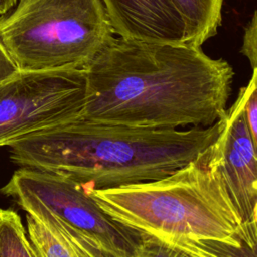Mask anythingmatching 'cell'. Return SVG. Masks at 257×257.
<instances>
[{"instance_id": "6da1fadb", "label": "cell", "mask_w": 257, "mask_h": 257, "mask_svg": "<svg viewBox=\"0 0 257 257\" xmlns=\"http://www.w3.org/2000/svg\"><path fill=\"white\" fill-rule=\"evenodd\" d=\"M81 118L177 130L212 125L226 115L234 76L201 46L113 37L84 67Z\"/></svg>"}, {"instance_id": "7a4b0ae2", "label": "cell", "mask_w": 257, "mask_h": 257, "mask_svg": "<svg viewBox=\"0 0 257 257\" xmlns=\"http://www.w3.org/2000/svg\"><path fill=\"white\" fill-rule=\"evenodd\" d=\"M224 117L212 125L185 131L78 117L10 145V159L20 168L59 175L88 190L152 182L204 154L223 130Z\"/></svg>"}, {"instance_id": "3957f363", "label": "cell", "mask_w": 257, "mask_h": 257, "mask_svg": "<svg viewBox=\"0 0 257 257\" xmlns=\"http://www.w3.org/2000/svg\"><path fill=\"white\" fill-rule=\"evenodd\" d=\"M204 154L157 181L87 190L111 217L169 244L213 240L240 245V216Z\"/></svg>"}, {"instance_id": "277c9868", "label": "cell", "mask_w": 257, "mask_h": 257, "mask_svg": "<svg viewBox=\"0 0 257 257\" xmlns=\"http://www.w3.org/2000/svg\"><path fill=\"white\" fill-rule=\"evenodd\" d=\"M101 0H19L0 41L20 70L84 68L114 37Z\"/></svg>"}, {"instance_id": "5b68a950", "label": "cell", "mask_w": 257, "mask_h": 257, "mask_svg": "<svg viewBox=\"0 0 257 257\" xmlns=\"http://www.w3.org/2000/svg\"><path fill=\"white\" fill-rule=\"evenodd\" d=\"M27 214H46L64 229L115 257H138L146 233L111 217L83 186L52 173L20 168L0 189Z\"/></svg>"}, {"instance_id": "8992f818", "label": "cell", "mask_w": 257, "mask_h": 257, "mask_svg": "<svg viewBox=\"0 0 257 257\" xmlns=\"http://www.w3.org/2000/svg\"><path fill=\"white\" fill-rule=\"evenodd\" d=\"M84 68L18 70L0 83V147L81 116Z\"/></svg>"}, {"instance_id": "52a82bcc", "label": "cell", "mask_w": 257, "mask_h": 257, "mask_svg": "<svg viewBox=\"0 0 257 257\" xmlns=\"http://www.w3.org/2000/svg\"><path fill=\"white\" fill-rule=\"evenodd\" d=\"M240 216L242 244L257 240V151L246 122L241 94L227 108L224 127L205 152Z\"/></svg>"}, {"instance_id": "ba28073f", "label": "cell", "mask_w": 257, "mask_h": 257, "mask_svg": "<svg viewBox=\"0 0 257 257\" xmlns=\"http://www.w3.org/2000/svg\"><path fill=\"white\" fill-rule=\"evenodd\" d=\"M101 2L112 31L118 37L155 43L189 44L185 21L173 0Z\"/></svg>"}, {"instance_id": "9c48e42d", "label": "cell", "mask_w": 257, "mask_h": 257, "mask_svg": "<svg viewBox=\"0 0 257 257\" xmlns=\"http://www.w3.org/2000/svg\"><path fill=\"white\" fill-rule=\"evenodd\" d=\"M26 232L37 257H110L87 239L64 229L53 217L26 213Z\"/></svg>"}, {"instance_id": "30bf717a", "label": "cell", "mask_w": 257, "mask_h": 257, "mask_svg": "<svg viewBox=\"0 0 257 257\" xmlns=\"http://www.w3.org/2000/svg\"><path fill=\"white\" fill-rule=\"evenodd\" d=\"M188 32L189 44L201 46L217 33L222 22L223 0H173Z\"/></svg>"}, {"instance_id": "8fae6325", "label": "cell", "mask_w": 257, "mask_h": 257, "mask_svg": "<svg viewBox=\"0 0 257 257\" xmlns=\"http://www.w3.org/2000/svg\"><path fill=\"white\" fill-rule=\"evenodd\" d=\"M0 257H37L20 216L0 209Z\"/></svg>"}, {"instance_id": "7c38bea8", "label": "cell", "mask_w": 257, "mask_h": 257, "mask_svg": "<svg viewBox=\"0 0 257 257\" xmlns=\"http://www.w3.org/2000/svg\"><path fill=\"white\" fill-rule=\"evenodd\" d=\"M175 246L194 257H257V240L250 246L231 245L213 240H187Z\"/></svg>"}, {"instance_id": "4fadbf2b", "label": "cell", "mask_w": 257, "mask_h": 257, "mask_svg": "<svg viewBox=\"0 0 257 257\" xmlns=\"http://www.w3.org/2000/svg\"><path fill=\"white\" fill-rule=\"evenodd\" d=\"M242 96L246 122L257 151V67L253 68L248 84L239 91Z\"/></svg>"}, {"instance_id": "5bb4252c", "label": "cell", "mask_w": 257, "mask_h": 257, "mask_svg": "<svg viewBox=\"0 0 257 257\" xmlns=\"http://www.w3.org/2000/svg\"><path fill=\"white\" fill-rule=\"evenodd\" d=\"M138 257H194L181 248L155 236L145 234Z\"/></svg>"}, {"instance_id": "9a60e30c", "label": "cell", "mask_w": 257, "mask_h": 257, "mask_svg": "<svg viewBox=\"0 0 257 257\" xmlns=\"http://www.w3.org/2000/svg\"><path fill=\"white\" fill-rule=\"evenodd\" d=\"M241 53L248 58L252 68L257 67V10L245 28Z\"/></svg>"}, {"instance_id": "2e32d148", "label": "cell", "mask_w": 257, "mask_h": 257, "mask_svg": "<svg viewBox=\"0 0 257 257\" xmlns=\"http://www.w3.org/2000/svg\"><path fill=\"white\" fill-rule=\"evenodd\" d=\"M18 67L0 41V83L18 71Z\"/></svg>"}, {"instance_id": "e0dca14e", "label": "cell", "mask_w": 257, "mask_h": 257, "mask_svg": "<svg viewBox=\"0 0 257 257\" xmlns=\"http://www.w3.org/2000/svg\"><path fill=\"white\" fill-rule=\"evenodd\" d=\"M17 0H0V16L6 14L12 7L15 6Z\"/></svg>"}, {"instance_id": "ac0fdd59", "label": "cell", "mask_w": 257, "mask_h": 257, "mask_svg": "<svg viewBox=\"0 0 257 257\" xmlns=\"http://www.w3.org/2000/svg\"><path fill=\"white\" fill-rule=\"evenodd\" d=\"M110 257H115V256H113V255H110Z\"/></svg>"}]
</instances>
